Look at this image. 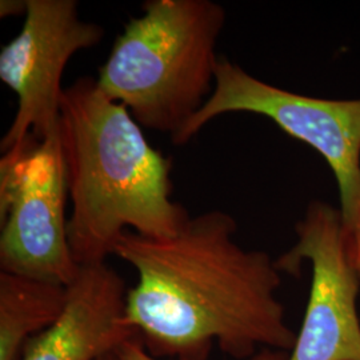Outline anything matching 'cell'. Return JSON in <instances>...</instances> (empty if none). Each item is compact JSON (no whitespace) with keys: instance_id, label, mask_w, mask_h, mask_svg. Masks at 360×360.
Listing matches in <instances>:
<instances>
[{"instance_id":"obj_13","label":"cell","mask_w":360,"mask_h":360,"mask_svg":"<svg viewBox=\"0 0 360 360\" xmlns=\"http://www.w3.org/2000/svg\"><path fill=\"white\" fill-rule=\"evenodd\" d=\"M98 360H120L119 359V356H117V354L116 352H112V354H108V355H104L102 356L101 359Z\"/></svg>"},{"instance_id":"obj_9","label":"cell","mask_w":360,"mask_h":360,"mask_svg":"<svg viewBox=\"0 0 360 360\" xmlns=\"http://www.w3.org/2000/svg\"><path fill=\"white\" fill-rule=\"evenodd\" d=\"M67 287L0 271V360H22L27 343L56 322Z\"/></svg>"},{"instance_id":"obj_7","label":"cell","mask_w":360,"mask_h":360,"mask_svg":"<svg viewBox=\"0 0 360 360\" xmlns=\"http://www.w3.org/2000/svg\"><path fill=\"white\" fill-rule=\"evenodd\" d=\"M295 232L297 243L275 264L281 272L299 275L303 260H309L312 279L306 315L288 360H360V276L348 255L339 207L312 200Z\"/></svg>"},{"instance_id":"obj_11","label":"cell","mask_w":360,"mask_h":360,"mask_svg":"<svg viewBox=\"0 0 360 360\" xmlns=\"http://www.w3.org/2000/svg\"><path fill=\"white\" fill-rule=\"evenodd\" d=\"M345 235L348 255L360 276V217L352 229L345 230Z\"/></svg>"},{"instance_id":"obj_3","label":"cell","mask_w":360,"mask_h":360,"mask_svg":"<svg viewBox=\"0 0 360 360\" xmlns=\"http://www.w3.org/2000/svg\"><path fill=\"white\" fill-rule=\"evenodd\" d=\"M116 37L96 79L144 129L176 136L212 95L224 8L211 0H147Z\"/></svg>"},{"instance_id":"obj_8","label":"cell","mask_w":360,"mask_h":360,"mask_svg":"<svg viewBox=\"0 0 360 360\" xmlns=\"http://www.w3.org/2000/svg\"><path fill=\"white\" fill-rule=\"evenodd\" d=\"M129 290L107 263L80 267L60 318L32 338L22 360H98L138 336L126 316Z\"/></svg>"},{"instance_id":"obj_12","label":"cell","mask_w":360,"mask_h":360,"mask_svg":"<svg viewBox=\"0 0 360 360\" xmlns=\"http://www.w3.org/2000/svg\"><path fill=\"white\" fill-rule=\"evenodd\" d=\"M27 13V0H1L0 18L25 16Z\"/></svg>"},{"instance_id":"obj_6","label":"cell","mask_w":360,"mask_h":360,"mask_svg":"<svg viewBox=\"0 0 360 360\" xmlns=\"http://www.w3.org/2000/svg\"><path fill=\"white\" fill-rule=\"evenodd\" d=\"M103 38V27L80 19L75 0H27L20 32L0 51V80L18 99L1 154L23 148L30 138L43 142L58 131L65 67L77 52Z\"/></svg>"},{"instance_id":"obj_1","label":"cell","mask_w":360,"mask_h":360,"mask_svg":"<svg viewBox=\"0 0 360 360\" xmlns=\"http://www.w3.org/2000/svg\"><path fill=\"white\" fill-rule=\"evenodd\" d=\"M238 224L212 210L188 219L176 235L124 232L114 255L138 272L126 316L154 356L208 360L212 347L232 359L257 349L292 351L297 334L276 292L281 271L266 251L238 245Z\"/></svg>"},{"instance_id":"obj_4","label":"cell","mask_w":360,"mask_h":360,"mask_svg":"<svg viewBox=\"0 0 360 360\" xmlns=\"http://www.w3.org/2000/svg\"><path fill=\"white\" fill-rule=\"evenodd\" d=\"M266 116L287 135L314 148L334 174L345 230L360 217V99H323L276 87L220 56L212 95L171 139L187 144L218 116Z\"/></svg>"},{"instance_id":"obj_10","label":"cell","mask_w":360,"mask_h":360,"mask_svg":"<svg viewBox=\"0 0 360 360\" xmlns=\"http://www.w3.org/2000/svg\"><path fill=\"white\" fill-rule=\"evenodd\" d=\"M120 360H163L154 356L148 349L144 347L142 340L135 336L123 343L116 351ZM290 355L285 351L263 349L252 360H288Z\"/></svg>"},{"instance_id":"obj_5","label":"cell","mask_w":360,"mask_h":360,"mask_svg":"<svg viewBox=\"0 0 360 360\" xmlns=\"http://www.w3.org/2000/svg\"><path fill=\"white\" fill-rule=\"evenodd\" d=\"M68 184L58 131L0 159V269L68 287L80 267L68 245Z\"/></svg>"},{"instance_id":"obj_2","label":"cell","mask_w":360,"mask_h":360,"mask_svg":"<svg viewBox=\"0 0 360 360\" xmlns=\"http://www.w3.org/2000/svg\"><path fill=\"white\" fill-rule=\"evenodd\" d=\"M58 135L71 205L68 245L79 267L105 263L124 232L169 238L191 218L171 200V159L96 79L65 87Z\"/></svg>"}]
</instances>
